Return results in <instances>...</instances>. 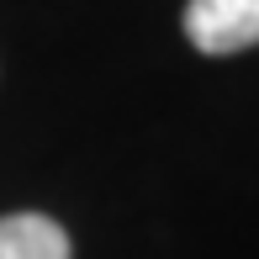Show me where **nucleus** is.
Masks as SVG:
<instances>
[{
    "label": "nucleus",
    "instance_id": "obj_1",
    "mask_svg": "<svg viewBox=\"0 0 259 259\" xmlns=\"http://www.w3.org/2000/svg\"><path fill=\"white\" fill-rule=\"evenodd\" d=\"M185 37H191V48L211 58L259 48V0H191L185 6Z\"/></svg>",
    "mask_w": 259,
    "mask_h": 259
},
{
    "label": "nucleus",
    "instance_id": "obj_2",
    "mask_svg": "<svg viewBox=\"0 0 259 259\" xmlns=\"http://www.w3.org/2000/svg\"><path fill=\"white\" fill-rule=\"evenodd\" d=\"M0 259H69V233L42 211L0 217Z\"/></svg>",
    "mask_w": 259,
    "mask_h": 259
}]
</instances>
